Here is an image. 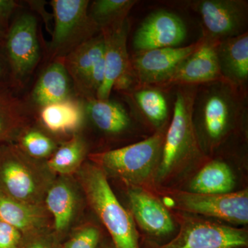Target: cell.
<instances>
[{"instance_id": "cell-1", "label": "cell", "mask_w": 248, "mask_h": 248, "mask_svg": "<svg viewBox=\"0 0 248 248\" xmlns=\"http://www.w3.org/2000/svg\"><path fill=\"white\" fill-rule=\"evenodd\" d=\"M247 99V90L236 87L223 79L197 86L192 122H198L209 144L218 143L244 115Z\"/></svg>"}, {"instance_id": "cell-2", "label": "cell", "mask_w": 248, "mask_h": 248, "mask_svg": "<svg viewBox=\"0 0 248 248\" xmlns=\"http://www.w3.org/2000/svg\"><path fill=\"white\" fill-rule=\"evenodd\" d=\"M78 175L88 202L110 233L115 248H140L133 217L122 206L95 164H83Z\"/></svg>"}, {"instance_id": "cell-3", "label": "cell", "mask_w": 248, "mask_h": 248, "mask_svg": "<svg viewBox=\"0 0 248 248\" xmlns=\"http://www.w3.org/2000/svg\"><path fill=\"white\" fill-rule=\"evenodd\" d=\"M53 172L17 145L0 148V192L14 200L44 205Z\"/></svg>"}, {"instance_id": "cell-4", "label": "cell", "mask_w": 248, "mask_h": 248, "mask_svg": "<svg viewBox=\"0 0 248 248\" xmlns=\"http://www.w3.org/2000/svg\"><path fill=\"white\" fill-rule=\"evenodd\" d=\"M165 135L164 129H161L143 141L91 155V159L106 174L128 185H140L151 178L159 166Z\"/></svg>"}, {"instance_id": "cell-5", "label": "cell", "mask_w": 248, "mask_h": 248, "mask_svg": "<svg viewBox=\"0 0 248 248\" xmlns=\"http://www.w3.org/2000/svg\"><path fill=\"white\" fill-rule=\"evenodd\" d=\"M197 86H179L170 124L165 135L156 177L162 180L185 160L195 156L200 145L192 122V107Z\"/></svg>"}, {"instance_id": "cell-6", "label": "cell", "mask_w": 248, "mask_h": 248, "mask_svg": "<svg viewBox=\"0 0 248 248\" xmlns=\"http://www.w3.org/2000/svg\"><path fill=\"white\" fill-rule=\"evenodd\" d=\"M54 28L49 49L55 59L64 58L99 31L89 15L88 0H53Z\"/></svg>"}, {"instance_id": "cell-7", "label": "cell", "mask_w": 248, "mask_h": 248, "mask_svg": "<svg viewBox=\"0 0 248 248\" xmlns=\"http://www.w3.org/2000/svg\"><path fill=\"white\" fill-rule=\"evenodd\" d=\"M190 5L200 16L206 38L221 42L247 32V1L199 0Z\"/></svg>"}, {"instance_id": "cell-8", "label": "cell", "mask_w": 248, "mask_h": 248, "mask_svg": "<svg viewBox=\"0 0 248 248\" xmlns=\"http://www.w3.org/2000/svg\"><path fill=\"white\" fill-rule=\"evenodd\" d=\"M130 22L125 19L122 24L101 31L104 39V77L96 98L110 99L112 90L125 91L134 81L130 58L127 50V39Z\"/></svg>"}, {"instance_id": "cell-9", "label": "cell", "mask_w": 248, "mask_h": 248, "mask_svg": "<svg viewBox=\"0 0 248 248\" xmlns=\"http://www.w3.org/2000/svg\"><path fill=\"white\" fill-rule=\"evenodd\" d=\"M105 43L102 34L77 47L64 58L74 89L81 97L96 98L104 77Z\"/></svg>"}, {"instance_id": "cell-10", "label": "cell", "mask_w": 248, "mask_h": 248, "mask_svg": "<svg viewBox=\"0 0 248 248\" xmlns=\"http://www.w3.org/2000/svg\"><path fill=\"white\" fill-rule=\"evenodd\" d=\"M5 45L13 76L17 83L23 84L40 59L35 16L29 14L19 16L8 29Z\"/></svg>"}, {"instance_id": "cell-11", "label": "cell", "mask_w": 248, "mask_h": 248, "mask_svg": "<svg viewBox=\"0 0 248 248\" xmlns=\"http://www.w3.org/2000/svg\"><path fill=\"white\" fill-rule=\"evenodd\" d=\"M174 202L178 208L189 213L215 217L236 224L248 223V190L222 195L180 192L174 197Z\"/></svg>"}, {"instance_id": "cell-12", "label": "cell", "mask_w": 248, "mask_h": 248, "mask_svg": "<svg viewBox=\"0 0 248 248\" xmlns=\"http://www.w3.org/2000/svg\"><path fill=\"white\" fill-rule=\"evenodd\" d=\"M202 38L186 46L137 52L130 58L136 88L156 87L168 79L185 59L195 52Z\"/></svg>"}, {"instance_id": "cell-13", "label": "cell", "mask_w": 248, "mask_h": 248, "mask_svg": "<svg viewBox=\"0 0 248 248\" xmlns=\"http://www.w3.org/2000/svg\"><path fill=\"white\" fill-rule=\"evenodd\" d=\"M248 244L246 231L208 221H190L177 236L159 248H241Z\"/></svg>"}, {"instance_id": "cell-14", "label": "cell", "mask_w": 248, "mask_h": 248, "mask_svg": "<svg viewBox=\"0 0 248 248\" xmlns=\"http://www.w3.org/2000/svg\"><path fill=\"white\" fill-rule=\"evenodd\" d=\"M199 48L185 59L168 79L156 86L162 91L173 86H200L223 79L217 46L220 42L202 37Z\"/></svg>"}, {"instance_id": "cell-15", "label": "cell", "mask_w": 248, "mask_h": 248, "mask_svg": "<svg viewBox=\"0 0 248 248\" xmlns=\"http://www.w3.org/2000/svg\"><path fill=\"white\" fill-rule=\"evenodd\" d=\"M187 29L182 18L167 11L152 13L141 22L133 36L135 51L172 48L182 45Z\"/></svg>"}, {"instance_id": "cell-16", "label": "cell", "mask_w": 248, "mask_h": 248, "mask_svg": "<svg viewBox=\"0 0 248 248\" xmlns=\"http://www.w3.org/2000/svg\"><path fill=\"white\" fill-rule=\"evenodd\" d=\"M130 209L139 226L155 236H165L174 230V224L164 204L140 188L129 190Z\"/></svg>"}, {"instance_id": "cell-17", "label": "cell", "mask_w": 248, "mask_h": 248, "mask_svg": "<svg viewBox=\"0 0 248 248\" xmlns=\"http://www.w3.org/2000/svg\"><path fill=\"white\" fill-rule=\"evenodd\" d=\"M217 56L223 79L236 87L247 90L248 32L220 42Z\"/></svg>"}, {"instance_id": "cell-18", "label": "cell", "mask_w": 248, "mask_h": 248, "mask_svg": "<svg viewBox=\"0 0 248 248\" xmlns=\"http://www.w3.org/2000/svg\"><path fill=\"white\" fill-rule=\"evenodd\" d=\"M45 203L47 211L53 217L54 231L62 238L69 229L78 209L74 186L66 177L53 181L46 193Z\"/></svg>"}, {"instance_id": "cell-19", "label": "cell", "mask_w": 248, "mask_h": 248, "mask_svg": "<svg viewBox=\"0 0 248 248\" xmlns=\"http://www.w3.org/2000/svg\"><path fill=\"white\" fill-rule=\"evenodd\" d=\"M48 213L45 205L21 202L0 192V221L23 234L48 228Z\"/></svg>"}, {"instance_id": "cell-20", "label": "cell", "mask_w": 248, "mask_h": 248, "mask_svg": "<svg viewBox=\"0 0 248 248\" xmlns=\"http://www.w3.org/2000/svg\"><path fill=\"white\" fill-rule=\"evenodd\" d=\"M71 80L64 59H55L36 83L31 94L32 102L40 108L71 98Z\"/></svg>"}, {"instance_id": "cell-21", "label": "cell", "mask_w": 248, "mask_h": 248, "mask_svg": "<svg viewBox=\"0 0 248 248\" xmlns=\"http://www.w3.org/2000/svg\"><path fill=\"white\" fill-rule=\"evenodd\" d=\"M85 107L76 99L40 108L39 119L46 130L57 135H66L78 131L84 123Z\"/></svg>"}, {"instance_id": "cell-22", "label": "cell", "mask_w": 248, "mask_h": 248, "mask_svg": "<svg viewBox=\"0 0 248 248\" xmlns=\"http://www.w3.org/2000/svg\"><path fill=\"white\" fill-rule=\"evenodd\" d=\"M85 112L103 133L116 135L125 131L131 121L126 110L119 103L97 98L86 100Z\"/></svg>"}, {"instance_id": "cell-23", "label": "cell", "mask_w": 248, "mask_h": 248, "mask_svg": "<svg viewBox=\"0 0 248 248\" xmlns=\"http://www.w3.org/2000/svg\"><path fill=\"white\" fill-rule=\"evenodd\" d=\"M235 186L231 168L221 161H213L201 170L190 184V192L203 195L232 192Z\"/></svg>"}, {"instance_id": "cell-24", "label": "cell", "mask_w": 248, "mask_h": 248, "mask_svg": "<svg viewBox=\"0 0 248 248\" xmlns=\"http://www.w3.org/2000/svg\"><path fill=\"white\" fill-rule=\"evenodd\" d=\"M87 146L79 135L74 134L47 161V168L53 173L66 176L78 172L83 165Z\"/></svg>"}, {"instance_id": "cell-25", "label": "cell", "mask_w": 248, "mask_h": 248, "mask_svg": "<svg viewBox=\"0 0 248 248\" xmlns=\"http://www.w3.org/2000/svg\"><path fill=\"white\" fill-rule=\"evenodd\" d=\"M18 98L0 93V143L19 136L25 128L27 110Z\"/></svg>"}, {"instance_id": "cell-26", "label": "cell", "mask_w": 248, "mask_h": 248, "mask_svg": "<svg viewBox=\"0 0 248 248\" xmlns=\"http://www.w3.org/2000/svg\"><path fill=\"white\" fill-rule=\"evenodd\" d=\"M132 98L146 120L161 130L169 115L167 101L161 90L153 87L136 88Z\"/></svg>"}, {"instance_id": "cell-27", "label": "cell", "mask_w": 248, "mask_h": 248, "mask_svg": "<svg viewBox=\"0 0 248 248\" xmlns=\"http://www.w3.org/2000/svg\"><path fill=\"white\" fill-rule=\"evenodd\" d=\"M135 0H96L89 6V15L102 31L122 24L128 19Z\"/></svg>"}, {"instance_id": "cell-28", "label": "cell", "mask_w": 248, "mask_h": 248, "mask_svg": "<svg viewBox=\"0 0 248 248\" xmlns=\"http://www.w3.org/2000/svg\"><path fill=\"white\" fill-rule=\"evenodd\" d=\"M17 146L28 156L36 160L50 157L56 151V143L35 128H24L17 137Z\"/></svg>"}, {"instance_id": "cell-29", "label": "cell", "mask_w": 248, "mask_h": 248, "mask_svg": "<svg viewBox=\"0 0 248 248\" xmlns=\"http://www.w3.org/2000/svg\"><path fill=\"white\" fill-rule=\"evenodd\" d=\"M62 239L55 231L45 228L24 234L19 248H62Z\"/></svg>"}, {"instance_id": "cell-30", "label": "cell", "mask_w": 248, "mask_h": 248, "mask_svg": "<svg viewBox=\"0 0 248 248\" xmlns=\"http://www.w3.org/2000/svg\"><path fill=\"white\" fill-rule=\"evenodd\" d=\"M100 232L96 227L85 226L77 230L62 248H97Z\"/></svg>"}, {"instance_id": "cell-31", "label": "cell", "mask_w": 248, "mask_h": 248, "mask_svg": "<svg viewBox=\"0 0 248 248\" xmlns=\"http://www.w3.org/2000/svg\"><path fill=\"white\" fill-rule=\"evenodd\" d=\"M23 236L14 227L0 221V248H19Z\"/></svg>"}, {"instance_id": "cell-32", "label": "cell", "mask_w": 248, "mask_h": 248, "mask_svg": "<svg viewBox=\"0 0 248 248\" xmlns=\"http://www.w3.org/2000/svg\"><path fill=\"white\" fill-rule=\"evenodd\" d=\"M18 7L19 4L14 0H0V28L5 32L8 30L11 16Z\"/></svg>"}, {"instance_id": "cell-33", "label": "cell", "mask_w": 248, "mask_h": 248, "mask_svg": "<svg viewBox=\"0 0 248 248\" xmlns=\"http://www.w3.org/2000/svg\"><path fill=\"white\" fill-rule=\"evenodd\" d=\"M6 32L0 28V44L4 43L6 39Z\"/></svg>"}, {"instance_id": "cell-34", "label": "cell", "mask_w": 248, "mask_h": 248, "mask_svg": "<svg viewBox=\"0 0 248 248\" xmlns=\"http://www.w3.org/2000/svg\"><path fill=\"white\" fill-rule=\"evenodd\" d=\"M97 248H115L113 244H108V243H104L102 244H99Z\"/></svg>"}, {"instance_id": "cell-35", "label": "cell", "mask_w": 248, "mask_h": 248, "mask_svg": "<svg viewBox=\"0 0 248 248\" xmlns=\"http://www.w3.org/2000/svg\"><path fill=\"white\" fill-rule=\"evenodd\" d=\"M1 72H2V68H1V63H0V77L1 76Z\"/></svg>"}]
</instances>
